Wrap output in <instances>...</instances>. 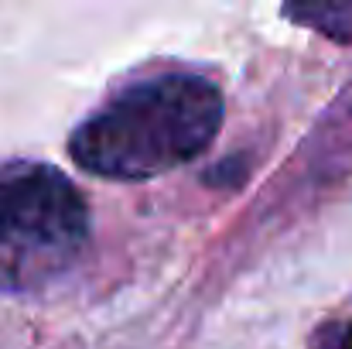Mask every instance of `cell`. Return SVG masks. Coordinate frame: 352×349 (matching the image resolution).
Wrapping results in <instances>:
<instances>
[{
  "instance_id": "6da1fadb",
  "label": "cell",
  "mask_w": 352,
  "mask_h": 349,
  "mask_svg": "<svg viewBox=\"0 0 352 349\" xmlns=\"http://www.w3.org/2000/svg\"><path fill=\"white\" fill-rule=\"evenodd\" d=\"M223 114V93L206 76L137 79L72 130L69 158L107 182H147L199 158L219 134Z\"/></svg>"
},
{
  "instance_id": "7a4b0ae2",
  "label": "cell",
  "mask_w": 352,
  "mask_h": 349,
  "mask_svg": "<svg viewBox=\"0 0 352 349\" xmlns=\"http://www.w3.org/2000/svg\"><path fill=\"white\" fill-rule=\"evenodd\" d=\"M89 246V206L45 161L0 165V295H34L69 274Z\"/></svg>"
},
{
  "instance_id": "3957f363",
  "label": "cell",
  "mask_w": 352,
  "mask_h": 349,
  "mask_svg": "<svg viewBox=\"0 0 352 349\" xmlns=\"http://www.w3.org/2000/svg\"><path fill=\"white\" fill-rule=\"evenodd\" d=\"M284 17L325 34L329 41L352 45V0H339V3H284Z\"/></svg>"
},
{
  "instance_id": "277c9868",
  "label": "cell",
  "mask_w": 352,
  "mask_h": 349,
  "mask_svg": "<svg viewBox=\"0 0 352 349\" xmlns=\"http://www.w3.org/2000/svg\"><path fill=\"white\" fill-rule=\"evenodd\" d=\"M243 161H246L243 154H233V158L219 161L212 171H206V182H209V185H239L243 175H246V165H243Z\"/></svg>"
},
{
  "instance_id": "5b68a950",
  "label": "cell",
  "mask_w": 352,
  "mask_h": 349,
  "mask_svg": "<svg viewBox=\"0 0 352 349\" xmlns=\"http://www.w3.org/2000/svg\"><path fill=\"white\" fill-rule=\"evenodd\" d=\"M342 349H352V326L342 332Z\"/></svg>"
}]
</instances>
